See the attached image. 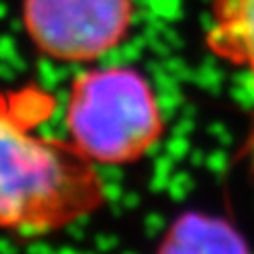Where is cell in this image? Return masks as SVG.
<instances>
[{"mask_svg": "<svg viewBox=\"0 0 254 254\" xmlns=\"http://www.w3.org/2000/svg\"><path fill=\"white\" fill-rule=\"evenodd\" d=\"M56 110L38 84L0 86V228L22 238L68 228L106 202L96 164L72 142L38 134Z\"/></svg>", "mask_w": 254, "mask_h": 254, "instance_id": "6da1fadb", "label": "cell"}, {"mask_svg": "<svg viewBox=\"0 0 254 254\" xmlns=\"http://www.w3.org/2000/svg\"><path fill=\"white\" fill-rule=\"evenodd\" d=\"M64 126L72 146L96 166L134 164L166 132L148 78L132 66H98L78 74L68 90Z\"/></svg>", "mask_w": 254, "mask_h": 254, "instance_id": "7a4b0ae2", "label": "cell"}, {"mask_svg": "<svg viewBox=\"0 0 254 254\" xmlns=\"http://www.w3.org/2000/svg\"><path fill=\"white\" fill-rule=\"evenodd\" d=\"M132 0H22V26L32 46L60 62H92L128 36Z\"/></svg>", "mask_w": 254, "mask_h": 254, "instance_id": "3957f363", "label": "cell"}, {"mask_svg": "<svg viewBox=\"0 0 254 254\" xmlns=\"http://www.w3.org/2000/svg\"><path fill=\"white\" fill-rule=\"evenodd\" d=\"M208 52L254 78V0H210V24L204 36ZM242 156L254 168V124Z\"/></svg>", "mask_w": 254, "mask_h": 254, "instance_id": "277c9868", "label": "cell"}, {"mask_svg": "<svg viewBox=\"0 0 254 254\" xmlns=\"http://www.w3.org/2000/svg\"><path fill=\"white\" fill-rule=\"evenodd\" d=\"M156 254H250L238 230L216 216L186 212L164 234Z\"/></svg>", "mask_w": 254, "mask_h": 254, "instance_id": "5b68a950", "label": "cell"}, {"mask_svg": "<svg viewBox=\"0 0 254 254\" xmlns=\"http://www.w3.org/2000/svg\"><path fill=\"white\" fill-rule=\"evenodd\" d=\"M8 240H0V254H10V250L6 248L8 244H6Z\"/></svg>", "mask_w": 254, "mask_h": 254, "instance_id": "8992f818", "label": "cell"}]
</instances>
